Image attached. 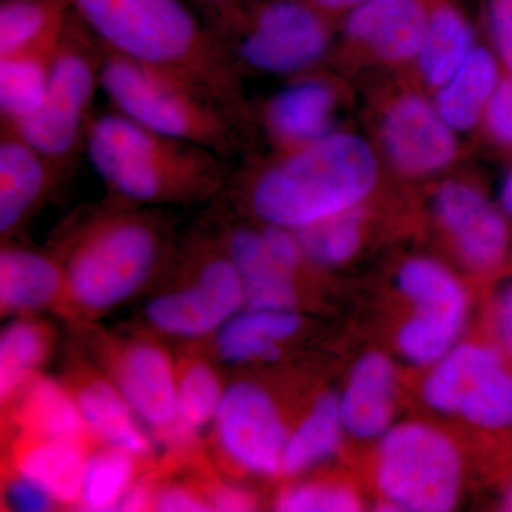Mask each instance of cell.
Instances as JSON below:
<instances>
[{"instance_id": "4fadbf2b", "label": "cell", "mask_w": 512, "mask_h": 512, "mask_svg": "<svg viewBox=\"0 0 512 512\" xmlns=\"http://www.w3.org/2000/svg\"><path fill=\"white\" fill-rule=\"evenodd\" d=\"M242 302L244 284L227 251L225 256H210L190 288L154 299L147 315L165 333L195 338L224 326Z\"/></svg>"}, {"instance_id": "74e56055", "label": "cell", "mask_w": 512, "mask_h": 512, "mask_svg": "<svg viewBox=\"0 0 512 512\" xmlns=\"http://www.w3.org/2000/svg\"><path fill=\"white\" fill-rule=\"evenodd\" d=\"M490 20L495 46L501 60L512 72V0H493Z\"/></svg>"}, {"instance_id": "bcb514c9", "label": "cell", "mask_w": 512, "mask_h": 512, "mask_svg": "<svg viewBox=\"0 0 512 512\" xmlns=\"http://www.w3.org/2000/svg\"><path fill=\"white\" fill-rule=\"evenodd\" d=\"M504 508L507 511H512V485L504 495Z\"/></svg>"}, {"instance_id": "3957f363", "label": "cell", "mask_w": 512, "mask_h": 512, "mask_svg": "<svg viewBox=\"0 0 512 512\" xmlns=\"http://www.w3.org/2000/svg\"><path fill=\"white\" fill-rule=\"evenodd\" d=\"M379 161L362 137L330 133L255 171L248 201L265 224L296 232L353 210L375 190Z\"/></svg>"}, {"instance_id": "60d3db41", "label": "cell", "mask_w": 512, "mask_h": 512, "mask_svg": "<svg viewBox=\"0 0 512 512\" xmlns=\"http://www.w3.org/2000/svg\"><path fill=\"white\" fill-rule=\"evenodd\" d=\"M495 329L501 346L512 356V285L498 296L495 306Z\"/></svg>"}, {"instance_id": "d6986e66", "label": "cell", "mask_w": 512, "mask_h": 512, "mask_svg": "<svg viewBox=\"0 0 512 512\" xmlns=\"http://www.w3.org/2000/svg\"><path fill=\"white\" fill-rule=\"evenodd\" d=\"M116 375L134 413L165 436L177 416V379L167 353L150 343L130 346L121 353Z\"/></svg>"}, {"instance_id": "5bb4252c", "label": "cell", "mask_w": 512, "mask_h": 512, "mask_svg": "<svg viewBox=\"0 0 512 512\" xmlns=\"http://www.w3.org/2000/svg\"><path fill=\"white\" fill-rule=\"evenodd\" d=\"M383 150L407 175H427L446 168L457 154L456 136L436 104L406 93L387 107L380 124Z\"/></svg>"}, {"instance_id": "6da1fadb", "label": "cell", "mask_w": 512, "mask_h": 512, "mask_svg": "<svg viewBox=\"0 0 512 512\" xmlns=\"http://www.w3.org/2000/svg\"><path fill=\"white\" fill-rule=\"evenodd\" d=\"M73 12L107 52L178 77L245 111L241 74L208 23L183 0H73Z\"/></svg>"}, {"instance_id": "52a82bcc", "label": "cell", "mask_w": 512, "mask_h": 512, "mask_svg": "<svg viewBox=\"0 0 512 512\" xmlns=\"http://www.w3.org/2000/svg\"><path fill=\"white\" fill-rule=\"evenodd\" d=\"M161 242L160 228L147 215L120 212L92 222L67 256L73 298L93 311L123 302L153 272Z\"/></svg>"}, {"instance_id": "9a60e30c", "label": "cell", "mask_w": 512, "mask_h": 512, "mask_svg": "<svg viewBox=\"0 0 512 512\" xmlns=\"http://www.w3.org/2000/svg\"><path fill=\"white\" fill-rule=\"evenodd\" d=\"M434 210L468 265L488 271L501 264L508 248L507 224L483 192L448 181L437 191Z\"/></svg>"}, {"instance_id": "d590c367", "label": "cell", "mask_w": 512, "mask_h": 512, "mask_svg": "<svg viewBox=\"0 0 512 512\" xmlns=\"http://www.w3.org/2000/svg\"><path fill=\"white\" fill-rule=\"evenodd\" d=\"M484 114L491 134L512 147V79L498 83Z\"/></svg>"}, {"instance_id": "7bdbcfd3", "label": "cell", "mask_w": 512, "mask_h": 512, "mask_svg": "<svg viewBox=\"0 0 512 512\" xmlns=\"http://www.w3.org/2000/svg\"><path fill=\"white\" fill-rule=\"evenodd\" d=\"M302 2L318 10L320 15L330 19L332 16L340 15V13L348 12V10L352 12V10L365 5L370 0H302Z\"/></svg>"}, {"instance_id": "ab89813d", "label": "cell", "mask_w": 512, "mask_h": 512, "mask_svg": "<svg viewBox=\"0 0 512 512\" xmlns=\"http://www.w3.org/2000/svg\"><path fill=\"white\" fill-rule=\"evenodd\" d=\"M211 510L224 512H241L254 510V497L242 488L234 485L220 484L210 493Z\"/></svg>"}, {"instance_id": "f546056e", "label": "cell", "mask_w": 512, "mask_h": 512, "mask_svg": "<svg viewBox=\"0 0 512 512\" xmlns=\"http://www.w3.org/2000/svg\"><path fill=\"white\" fill-rule=\"evenodd\" d=\"M343 429L338 397L323 394L286 440L282 473H301L332 456L339 448Z\"/></svg>"}, {"instance_id": "ac0fdd59", "label": "cell", "mask_w": 512, "mask_h": 512, "mask_svg": "<svg viewBox=\"0 0 512 512\" xmlns=\"http://www.w3.org/2000/svg\"><path fill=\"white\" fill-rule=\"evenodd\" d=\"M60 180L49 160L15 128L0 126V232L9 235Z\"/></svg>"}, {"instance_id": "5b68a950", "label": "cell", "mask_w": 512, "mask_h": 512, "mask_svg": "<svg viewBox=\"0 0 512 512\" xmlns=\"http://www.w3.org/2000/svg\"><path fill=\"white\" fill-rule=\"evenodd\" d=\"M208 23L239 74L299 76L328 52L329 19L302 0H262L212 12Z\"/></svg>"}, {"instance_id": "1f68e13d", "label": "cell", "mask_w": 512, "mask_h": 512, "mask_svg": "<svg viewBox=\"0 0 512 512\" xmlns=\"http://www.w3.org/2000/svg\"><path fill=\"white\" fill-rule=\"evenodd\" d=\"M221 386L210 367L192 363L177 380V416L165 439L188 440L198 429L214 419L220 406Z\"/></svg>"}, {"instance_id": "9c48e42d", "label": "cell", "mask_w": 512, "mask_h": 512, "mask_svg": "<svg viewBox=\"0 0 512 512\" xmlns=\"http://www.w3.org/2000/svg\"><path fill=\"white\" fill-rule=\"evenodd\" d=\"M424 400L441 413L460 414L483 429L512 427V373L488 346H454L424 383Z\"/></svg>"}, {"instance_id": "e575fe53", "label": "cell", "mask_w": 512, "mask_h": 512, "mask_svg": "<svg viewBox=\"0 0 512 512\" xmlns=\"http://www.w3.org/2000/svg\"><path fill=\"white\" fill-rule=\"evenodd\" d=\"M276 510L282 512H356L362 510L359 497L340 485L305 484L279 497Z\"/></svg>"}, {"instance_id": "cb8c5ba5", "label": "cell", "mask_w": 512, "mask_h": 512, "mask_svg": "<svg viewBox=\"0 0 512 512\" xmlns=\"http://www.w3.org/2000/svg\"><path fill=\"white\" fill-rule=\"evenodd\" d=\"M63 285V272L50 256L20 247L0 254V303L3 312H25L52 301Z\"/></svg>"}, {"instance_id": "b9f144b4", "label": "cell", "mask_w": 512, "mask_h": 512, "mask_svg": "<svg viewBox=\"0 0 512 512\" xmlns=\"http://www.w3.org/2000/svg\"><path fill=\"white\" fill-rule=\"evenodd\" d=\"M154 495L150 494L144 484L130 485L117 504L116 511H143L153 504Z\"/></svg>"}, {"instance_id": "ffe728a7", "label": "cell", "mask_w": 512, "mask_h": 512, "mask_svg": "<svg viewBox=\"0 0 512 512\" xmlns=\"http://www.w3.org/2000/svg\"><path fill=\"white\" fill-rule=\"evenodd\" d=\"M396 372L389 357L370 353L356 363L339 399L343 426L357 439H375L389 430Z\"/></svg>"}, {"instance_id": "f35d334b", "label": "cell", "mask_w": 512, "mask_h": 512, "mask_svg": "<svg viewBox=\"0 0 512 512\" xmlns=\"http://www.w3.org/2000/svg\"><path fill=\"white\" fill-rule=\"evenodd\" d=\"M153 508L165 512H202L210 511V503L201 495L185 487L164 488L153 497Z\"/></svg>"}, {"instance_id": "d6a6232c", "label": "cell", "mask_w": 512, "mask_h": 512, "mask_svg": "<svg viewBox=\"0 0 512 512\" xmlns=\"http://www.w3.org/2000/svg\"><path fill=\"white\" fill-rule=\"evenodd\" d=\"M134 454L111 447L87 458L80 505L87 511L116 510L134 476Z\"/></svg>"}, {"instance_id": "2e32d148", "label": "cell", "mask_w": 512, "mask_h": 512, "mask_svg": "<svg viewBox=\"0 0 512 512\" xmlns=\"http://www.w3.org/2000/svg\"><path fill=\"white\" fill-rule=\"evenodd\" d=\"M338 92L322 77L299 76L275 94L262 111V123L278 154L298 150L332 133Z\"/></svg>"}, {"instance_id": "7402d4cb", "label": "cell", "mask_w": 512, "mask_h": 512, "mask_svg": "<svg viewBox=\"0 0 512 512\" xmlns=\"http://www.w3.org/2000/svg\"><path fill=\"white\" fill-rule=\"evenodd\" d=\"M62 32L0 57V124L18 126L40 109Z\"/></svg>"}, {"instance_id": "d4e9b609", "label": "cell", "mask_w": 512, "mask_h": 512, "mask_svg": "<svg viewBox=\"0 0 512 512\" xmlns=\"http://www.w3.org/2000/svg\"><path fill=\"white\" fill-rule=\"evenodd\" d=\"M495 57L484 47H474L463 66L437 90V110L454 131L476 126L498 86Z\"/></svg>"}, {"instance_id": "30bf717a", "label": "cell", "mask_w": 512, "mask_h": 512, "mask_svg": "<svg viewBox=\"0 0 512 512\" xmlns=\"http://www.w3.org/2000/svg\"><path fill=\"white\" fill-rule=\"evenodd\" d=\"M397 284L414 305L397 338L400 352L414 365H433L456 346L467 318V293L447 268L426 258L404 264Z\"/></svg>"}, {"instance_id": "603a6c76", "label": "cell", "mask_w": 512, "mask_h": 512, "mask_svg": "<svg viewBox=\"0 0 512 512\" xmlns=\"http://www.w3.org/2000/svg\"><path fill=\"white\" fill-rule=\"evenodd\" d=\"M474 49V33L464 16L444 0H430L419 67L424 82L439 90L463 66Z\"/></svg>"}, {"instance_id": "4316f807", "label": "cell", "mask_w": 512, "mask_h": 512, "mask_svg": "<svg viewBox=\"0 0 512 512\" xmlns=\"http://www.w3.org/2000/svg\"><path fill=\"white\" fill-rule=\"evenodd\" d=\"M299 326L301 319L291 311L249 309L225 323L218 336V352L229 362H272L281 355L278 343L295 335Z\"/></svg>"}, {"instance_id": "44dd1931", "label": "cell", "mask_w": 512, "mask_h": 512, "mask_svg": "<svg viewBox=\"0 0 512 512\" xmlns=\"http://www.w3.org/2000/svg\"><path fill=\"white\" fill-rule=\"evenodd\" d=\"M13 461L16 474L39 485L57 503H80L87 461L80 441L23 434Z\"/></svg>"}, {"instance_id": "8fae6325", "label": "cell", "mask_w": 512, "mask_h": 512, "mask_svg": "<svg viewBox=\"0 0 512 512\" xmlns=\"http://www.w3.org/2000/svg\"><path fill=\"white\" fill-rule=\"evenodd\" d=\"M214 420L222 450L234 463L262 476L282 471L288 434L264 389L247 382L229 387Z\"/></svg>"}, {"instance_id": "e0dca14e", "label": "cell", "mask_w": 512, "mask_h": 512, "mask_svg": "<svg viewBox=\"0 0 512 512\" xmlns=\"http://www.w3.org/2000/svg\"><path fill=\"white\" fill-rule=\"evenodd\" d=\"M430 0H370L350 12L345 36L386 63L409 62L419 56Z\"/></svg>"}, {"instance_id": "7a4b0ae2", "label": "cell", "mask_w": 512, "mask_h": 512, "mask_svg": "<svg viewBox=\"0 0 512 512\" xmlns=\"http://www.w3.org/2000/svg\"><path fill=\"white\" fill-rule=\"evenodd\" d=\"M84 154L107 188L133 204L204 200L227 178L228 158L164 136L113 109L93 114Z\"/></svg>"}, {"instance_id": "836d02e7", "label": "cell", "mask_w": 512, "mask_h": 512, "mask_svg": "<svg viewBox=\"0 0 512 512\" xmlns=\"http://www.w3.org/2000/svg\"><path fill=\"white\" fill-rule=\"evenodd\" d=\"M363 212L359 207L296 231L303 255L319 265H339L360 248Z\"/></svg>"}, {"instance_id": "7c38bea8", "label": "cell", "mask_w": 512, "mask_h": 512, "mask_svg": "<svg viewBox=\"0 0 512 512\" xmlns=\"http://www.w3.org/2000/svg\"><path fill=\"white\" fill-rule=\"evenodd\" d=\"M227 251L241 275L249 309L291 311L293 278L305 256L296 234L269 224L237 228L229 234Z\"/></svg>"}, {"instance_id": "4dcf8cb0", "label": "cell", "mask_w": 512, "mask_h": 512, "mask_svg": "<svg viewBox=\"0 0 512 512\" xmlns=\"http://www.w3.org/2000/svg\"><path fill=\"white\" fill-rule=\"evenodd\" d=\"M49 349V336L42 326L19 320L3 330L0 338V397H15L33 379V373Z\"/></svg>"}, {"instance_id": "484cf974", "label": "cell", "mask_w": 512, "mask_h": 512, "mask_svg": "<svg viewBox=\"0 0 512 512\" xmlns=\"http://www.w3.org/2000/svg\"><path fill=\"white\" fill-rule=\"evenodd\" d=\"M16 423L23 434L46 439L80 441L86 423L76 397L47 377H36L20 390Z\"/></svg>"}, {"instance_id": "277c9868", "label": "cell", "mask_w": 512, "mask_h": 512, "mask_svg": "<svg viewBox=\"0 0 512 512\" xmlns=\"http://www.w3.org/2000/svg\"><path fill=\"white\" fill-rule=\"evenodd\" d=\"M100 90L111 109L164 136L225 158L241 150L245 111L178 77L106 50Z\"/></svg>"}, {"instance_id": "f1b7e54d", "label": "cell", "mask_w": 512, "mask_h": 512, "mask_svg": "<svg viewBox=\"0 0 512 512\" xmlns=\"http://www.w3.org/2000/svg\"><path fill=\"white\" fill-rule=\"evenodd\" d=\"M72 10L73 0H2L0 57L59 35Z\"/></svg>"}, {"instance_id": "8d00e7d4", "label": "cell", "mask_w": 512, "mask_h": 512, "mask_svg": "<svg viewBox=\"0 0 512 512\" xmlns=\"http://www.w3.org/2000/svg\"><path fill=\"white\" fill-rule=\"evenodd\" d=\"M6 494L13 507L19 511L39 512L50 510L53 498L39 485L32 483L28 478L19 476L9 481Z\"/></svg>"}, {"instance_id": "ba28073f", "label": "cell", "mask_w": 512, "mask_h": 512, "mask_svg": "<svg viewBox=\"0 0 512 512\" xmlns=\"http://www.w3.org/2000/svg\"><path fill=\"white\" fill-rule=\"evenodd\" d=\"M463 461L453 441L421 423L384 433L377 484L394 511L447 512L456 507Z\"/></svg>"}, {"instance_id": "f6af8a7d", "label": "cell", "mask_w": 512, "mask_h": 512, "mask_svg": "<svg viewBox=\"0 0 512 512\" xmlns=\"http://www.w3.org/2000/svg\"><path fill=\"white\" fill-rule=\"evenodd\" d=\"M501 201H503L505 211L512 215V170L505 178L503 191H501Z\"/></svg>"}, {"instance_id": "83f0119b", "label": "cell", "mask_w": 512, "mask_h": 512, "mask_svg": "<svg viewBox=\"0 0 512 512\" xmlns=\"http://www.w3.org/2000/svg\"><path fill=\"white\" fill-rule=\"evenodd\" d=\"M76 402L86 423L99 439L134 456L148 453L150 443L134 419V410L116 387L90 380L77 390Z\"/></svg>"}, {"instance_id": "ee69618b", "label": "cell", "mask_w": 512, "mask_h": 512, "mask_svg": "<svg viewBox=\"0 0 512 512\" xmlns=\"http://www.w3.org/2000/svg\"><path fill=\"white\" fill-rule=\"evenodd\" d=\"M197 2L201 3L202 6H205L212 13L238 5L242 0H197Z\"/></svg>"}, {"instance_id": "8992f818", "label": "cell", "mask_w": 512, "mask_h": 512, "mask_svg": "<svg viewBox=\"0 0 512 512\" xmlns=\"http://www.w3.org/2000/svg\"><path fill=\"white\" fill-rule=\"evenodd\" d=\"M104 53L72 10L57 45L42 106L28 120L9 126L49 160L60 178L84 153L94 97L101 89Z\"/></svg>"}]
</instances>
